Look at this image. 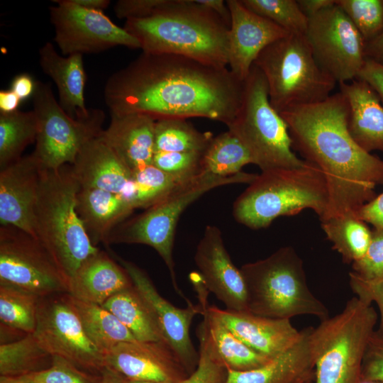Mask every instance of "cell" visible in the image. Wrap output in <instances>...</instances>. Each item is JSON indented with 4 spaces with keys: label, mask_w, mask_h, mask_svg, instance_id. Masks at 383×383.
Returning a JSON list of instances; mask_svg holds the SVG:
<instances>
[{
    "label": "cell",
    "mask_w": 383,
    "mask_h": 383,
    "mask_svg": "<svg viewBox=\"0 0 383 383\" xmlns=\"http://www.w3.org/2000/svg\"><path fill=\"white\" fill-rule=\"evenodd\" d=\"M244 81L227 67L183 55L142 53L113 73L104 89L110 113L206 118L228 126L242 103Z\"/></svg>",
    "instance_id": "cell-1"
},
{
    "label": "cell",
    "mask_w": 383,
    "mask_h": 383,
    "mask_svg": "<svg viewBox=\"0 0 383 383\" xmlns=\"http://www.w3.org/2000/svg\"><path fill=\"white\" fill-rule=\"evenodd\" d=\"M350 108L341 92L320 102L279 113L287 125L292 146L323 173L328 205L321 221L356 213L375 196L383 184V160L362 148L348 130Z\"/></svg>",
    "instance_id": "cell-2"
},
{
    "label": "cell",
    "mask_w": 383,
    "mask_h": 383,
    "mask_svg": "<svg viewBox=\"0 0 383 383\" xmlns=\"http://www.w3.org/2000/svg\"><path fill=\"white\" fill-rule=\"evenodd\" d=\"M123 28L143 52L179 55L227 67L230 26L200 0H164L148 17L127 19Z\"/></svg>",
    "instance_id": "cell-3"
},
{
    "label": "cell",
    "mask_w": 383,
    "mask_h": 383,
    "mask_svg": "<svg viewBox=\"0 0 383 383\" xmlns=\"http://www.w3.org/2000/svg\"><path fill=\"white\" fill-rule=\"evenodd\" d=\"M79 188L71 165L41 170L34 212L35 235L67 284L79 267L99 250L91 241L77 212Z\"/></svg>",
    "instance_id": "cell-4"
},
{
    "label": "cell",
    "mask_w": 383,
    "mask_h": 383,
    "mask_svg": "<svg viewBox=\"0 0 383 383\" xmlns=\"http://www.w3.org/2000/svg\"><path fill=\"white\" fill-rule=\"evenodd\" d=\"M328 205L326 179L315 165L306 161L299 168L257 174L235 201L233 214L238 223L260 229L279 216H294L307 209H312L321 220Z\"/></svg>",
    "instance_id": "cell-5"
},
{
    "label": "cell",
    "mask_w": 383,
    "mask_h": 383,
    "mask_svg": "<svg viewBox=\"0 0 383 383\" xmlns=\"http://www.w3.org/2000/svg\"><path fill=\"white\" fill-rule=\"evenodd\" d=\"M245 281L248 311L262 316L290 319L302 315L329 317L326 306L311 292L303 262L290 247L240 268Z\"/></svg>",
    "instance_id": "cell-6"
},
{
    "label": "cell",
    "mask_w": 383,
    "mask_h": 383,
    "mask_svg": "<svg viewBox=\"0 0 383 383\" xmlns=\"http://www.w3.org/2000/svg\"><path fill=\"white\" fill-rule=\"evenodd\" d=\"M378 313L372 304L354 296L343 311L311 327L315 383H359L369 340Z\"/></svg>",
    "instance_id": "cell-7"
},
{
    "label": "cell",
    "mask_w": 383,
    "mask_h": 383,
    "mask_svg": "<svg viewBox=\"0 0 383 383\" xmlns=\"http://www.w3.org/2000/svg\"><path fill=\"white\" fill-rule=\"evenodd\" d=\"M272 107L281 113L331 95L337 82L316 62L305 35L289 33L267 46L254 62Z\"/></svg>",
    "instance_id": "cell-8"
},
{
    "label": "cell",
    "mask_w": 383,
    "mask_h": 383,
    "mask_svg": "<svg viewBox=\"0 0 383 383\" xmlns=\"http://www.w3.org/2000/svg\"><path fill=\"white\" fill-rule=\"evenodd\" d=\"M227 126L262 172L296 169L306 164L293 151L287 125L271 105L266 80L254 65L244 81L240 108Z\"/></svg>",
    "instance_id": "cell-9"
},
{
    "label": "cell",
    "mask_w": 383,
    "mask_h": 383,
    "mask_svg": "<svg viewBox=\"0 0 383 383\" xmlns=\"http://www.w3.org/2000/svg\"><path fill=\"white\" fill-rule=\"evenodd\" d=\"M257 175L242 172L229 177L199 174L192 182L141 214L120 223L111 232L105 245L143 244L152 247L167 265L175 291L187 300L177 284L173 259L175 229L181 214L188 206L209 190L226 184H250Z\"/></svg>",
    "instance_id": "cell-10"
},
{
    "label": "cell",
    "mask_w": 383,
    "mask_h": 383,
    "mask_svg": "<svg viewBox=\"0 0 383 383\" xmlns=\"http://www.w3.org/2000/svg\"><path fill=\"white\" fill-rule=\"evenodd\" d=\"M32 99L38 121L33 154L41 170L72 165L85 145L104 130L101 109H91L87 117L73 118L60 106L50 84L35 82Z\"/></svg>",
    "instance_id": "cell-11"
},
{
    "label": "cell",
    "mask_w": 383,
    "mask_h": 383,
    "mask_svg": "<svg viewBox=\"0 0 383 383\" xmlns=\"http://www.w3.org/2000/svg\"><path fill=\"white\" fill-rule=\"evenodd\" d=\"M0 285L40 297L67 293V282L41 242L24 231L0 225Z\"/></svg>",
    "instance_id": "cell-12"
},
{
    "label": "cell",
    "mask_w": 383,
    "mask_h": 383,
    "mask_svg": "<svg viewBox=\"0 0 383 383\" xmlns=\"http://www.w3.org/2000/svg\"><path fill=\"white\" fill-rule=\"evenodd\" d=\"M51 356H58L90 372L106 367L104 355L87 335L67 292L40 298L33 333Z\"/></svg>",
    "instance_id": "cell-13"
},
{
    "label": "cell",
    "mask_w": 383,
    "mask_h": 383,
    "mask_svg": "<svg viewBox=\"0 0 383 383\" xmlns=\"http://www.w3.org/2000/svg\"><path fill=\"white\" fill-rule=\"evenodd\" d=\"M305 36L318 64L337 82L357 78L365 60V43L336 4L309 18Z\"/></svg>",
    "instance_id": "cell-14"
},
{
    "label": "cell",
    "mask_w": 383,
    "mask_h": 383,
    "mask_svg": "<svg viewBox=\"0 0 383 383\" xmlns=\"http://www.w3.org/2000/svg\"><path fill=\"white\" fill-rule=\"evenodd\" d=\"M50 19L54 40L63 55L97 53L116 46L140 49L138 40L102 11L81 7L70 0H54Z\"/></svg>",
    "instance_id": "cell-15"
},
{
    "label": "cell",
    "mask_w": 383,
    "mask_h": 383,
    "mask_svg": "<svg viewBox=\"0 0 383 383\" xmlns=\"http://www.w3.org/2000/svg\"><path fill=\"white\" fill-rule=\"evenodd\" d=\"M129 275L134 287L151 309L164 341L191 374L196 367L199 353L190 338L189 329L194 317L201 314L202 308L192 302L184 309L172 305L157 292L147 273L132 262L116 256Z\"/></svg>",
    "instance_id": "cell-16"
},
{
    "label": "cell",
    "mask_w": 383,
    "mask_h": 383,
    "mask_svg": "<svg viewBox=\"0 0 383 383\" xmlns=\"http://www.w3.org/2000/svg\"><path fill=\"white\" fill-rule=\"evenodd\" d=\"M194 262L207 289L226 309L248 311L244 279L240 269L233 263L216 226L206 227L196 247Z\"/></svg>",
    "instance_id": "cell-17"
},
{
    "label": "cell",
    "mask_w": 383,
    "mask_h": 383,
    "mask_svg": "<svg viewBox=\"0 0 383 383\" xmlns=\"http://www.w3.org/2000/svg\"><path fill=\"white\" fill-rule=\"evenodd\" d=\"M105 366L127 379L181 383L187 371L165 342L121 343L104 355Z\"/></svg>",
    "instance_id": "cell-18"
},
{
    "label": "cell",
    "mask_w": 383,
    "mask_h": 383,
    "mask_svg": "<svg viewBox=\"0 0 383 383\" xmlns=\"http://www.w3.org/2000/svg\"><path fill=\"white\" fill-rule=\"evenodd\" d=\"M226 2L231 13L228 65L238 79L245 81L260 53L289 33L248 9L241 0Z\"/></svg>",
    "instance_id": "cell-19"
},
{
    "label": "cell",
    "mask_w": 383,
    "mask_h": 383,
    "mask_svg": "<svg viewBox=\"0 0 383 383\" xmlns=\"http://www.w3.org/2000/svg\"><path fill=\"white\" fill-rule=\"evenodd\" d=\"M41 169L33 153L0 170V224L36 238L35 206Z\"/></svg>",
    "instance_id": "cell-20"
},
{
    "label": "cell",
    "mask_w": 383,
    "mask_h": 383,
    "mask_svg": "<svg viewBox=\"0 0 383 383\" xmlns=\"http://www.w3.org/2000/svg\"><path fill=\"white\" fill-rule=\"evenodd\" d=\"M209 312L219 319L248 346L270 358L291 348L301 338L290 319L274 318L250 311H235L208 306Z\"/></svg>",
    "instance_id": "cell-21"
},
{
    "label": "cell",
    "mask_w": 383,
    "mask_h": 383,
    "mask_svg": "<svg viewBox=\"0 0 383 383\" xmlns=\"http://www.w3.org/2000/svg\"><path fill=\"white\" fill-rule=\"evenodd\" d=\"M110 114L111 121L99 138L133 172L151 165L156 120L143 113Z\"/></svg>",
    "instance_id": "cell-22"
},
{
    "label": "cell",
    "mask_w": 383,
    "mask_h": 383,
    "mask_svg": "<svg viewBox=\"0 0 383 383\" xmlns=\"http://www.w3.org/2000/svg\"><path fill=\"white\" fill-rule=\"evenodd\" d=\"M71 167L82 188L121 195L133 179V172L99 135L85 145Z\"/></svg>",
    "instance_id": "cell-23"
},
{
    "label": "cell",
    "mask_w": 383,
    "mask_h": 383,
    "mask_svg": "<svg viewBox=\"0 0 383 383\" xmlns=\"http://www.w3.org/2000/svg\"><path fill=\"white\" fill-rule=\"evenodd\" d=\"M67 286L72 298L101 306L133 282L120 264L99 250L79 267Z\"/></svg>",
    "instance_id": "cell-24"
},
{
    "label": "cell",
    "mask_w": 383,
    "mask_h": 383,
    "mask_svg": "<svg viewBox=\"0 0 383 383\" xmlns=\"http://www.w3.org/2000/svg\"><path fill=\"white\" fill-rule=\"evenodd\" d=\"M202 308L203 323L209 340L218 357L227 370L233 371H247L260 367L273 358L265 356L254 350L232 331L219 319L208 311V296L209 291L206 287L199 272L189 274Z\"/></svg>",
    "instance_id": "cell-25"
},
{
    "label": "cell",
    "mask_w": 383,
    "mask_h": 383,
    "mask_svg": "<svg viewBox=\"0 0 383 383\" xmlns=\"http://www.w3.org/2000/svg\"><path fill=\"white\" fill-rule=\"evenodd\" d=\"M349 108L348 130L365 150H383V104L374 89L366 82L355 79L340 83Z\"/></svg>",
    "instance_id": "cell-26"
},
{
    "label": "cell",
    "mask_w": 383,
    "mask_h": 383,
    "mask_svg": "<svg viewBox=\"0 0 383 383\" xmlns=\"http://www.w3.org/2000/svg\"><path fill=\"white\" fill-rule=\"evenodd\" d=\"M39 57L43 72L56 84L62 109L73 118L87 117L91 109H87L84 102L86 73L82 55L64 57L47 42L39 49Z\"/></svg>",
    "instance_id": "cell-27"
},
{
    "label": "cell",
    "mask_w": 383,
    "mask_h": 383,
    "mask_svg": "<svg viewBox=\"0 0 383 383\" xmlns=\"http://www.w3.org/2000/svg\"><path fill=\"white\" fill-rule=\"evenodd\" d=\"M76 209L92 243L104 245L111 232L134 209L119 194L97 189L80 187Z\"/></svg>",
    "instance_id": "cell-28"
},
{
    "label": "cell",
    "mask_w": 383,
    "mask_h": 383,
    "mask_svg": "<svg viewBox=\"0 0 383 383\" xmlns=\"http://www.w3.org/2000/svg\"><path fill=\"white\" fill-rule=\"evenodd\" d=\"M311 327L301 331L299 341L267 364L250 370H228L225 383H294L314 373L310 347Z\"/></svg>",
    "instance_id": "cell-29"
},
{
    "label": "cell",
    "mask_w": 383,
    "mask_h": 383,
    "mask_svg": "<svg viewBox=\"0 0 383 383\" xmlns=\"http://www.w3.org/2000/svg\"><path fill=\"white\" fill-rule=\"evenodd\" d=\"M101 306L112 313L138 341L165 342L151 309L133 284Z\"/></svg>",
    "instance_id": "cell-30"
},
{
    "label": "cell",
    "mask_w": 383,
    "mask_h": 383,
    "mask_svg": "<svg viewBox=\"0 0 383 383\" xmlns=\"http://www.w3.org/2000/svg\"><path fill=\"white\" fill-rule=\"evenodd\" d=\"M198 175L190 177L172 174L151 164L133 172L132 182L121 196L134 209H147L189 183Z\"/></svg>",
    "instance_id": "cell-31"
},
{
    "label": "cell",
    "mask_w": 383,
    "mask_h": 383,
    "mask_svg": "<svg viewBox=\"0 0 383 383\" xmlns=\"http://www.w3.org/2000/svg\"><path fill=\"white\" fill-rule=\"evenodd\" d=\"M71 299L87 335L104 355L121 343L137 340L132 333L102 306L81 301L72 296Z\"/></svg>",
    "instance_id": "cell-32"
},
{
    "label": "cell",
    "mask_w": 383,
    "mask_h": 383,
    "mask_svg": "<svg viewBox=\"0 0 383 383\" xmlns=\"http://www.w3.org/2000/svg\"><path fill=\"white\" fill-rule=\"evenodd\" d=\"M367 223L356 213H348L321 221V227L333 248L344 262L353 263L365 253L372 239Z\"/></svg>",
    "instance_id": "cell-33"
},
{
    "label": "cell",
    "mask_w": 383,
    "mask_h": 383,
    "mask_svg": "<svg viewBox=\"0 0 383 383\" xmlns=\"http://www.w3.org/2000/svg\"><path fill=\"white\" fill-rule=\"evenodd\" d=\"M252 158L239 138L230 131L213 138L202 154L200 174L229 177L241 172Z\"/></svg>",
    "instance_id": "cell-34"
},
{
    "label": "cell",
    "mask_w": 383,
    "mask_h": 383,
    "mask_svg": "<svg viewBox=\"0 0 383 383\" xmlns=\"http://www.w3.org/2000/svg\"><path fill=\"white\" fill-rule=\"evenodd\" d=\"M38 121L34 111L0 113V170L21 158L35 141Z\"/></svg>",
    "instance_id": "cell-35"
},
{
    "label": "cell",
    "mask_w": 383,
    "mask_h": 383,
    "mask_svg": "<svg viewBox=\"0 0 383 383\" xmlns=\"http://www.w3.org/2000/svg\"><path fill=\"white\" fill-rule=\"evenodd\" d=\"M45 362L51 363L52 356L33 333L0 345V377H22L48 368Z\"/></svg>",
    "instance_id": "cell-36"
},
{
    "label": "cell",
    "mask_w": 383,
    "mask_h": 383,
    "mask_svg": "<svg viewBox=\"0 0 383 383\" xmlns=\"http://www.w3.org/2000/svg\"><path fill=\"white\" fill-rule=\"evenodd\" d=\"M211 132H201L184 118H161L155 124V152L203 153L213 138Z\"/></svg>",
    "instance_id": "cell-37"
},
{
    "label": "cell",
    "mask_w": 383,
    "mask_h": 383,
    "mask_svg": "<svg viewBox=\"0 0 383 383\" xmlns=\"http://www.w3.org/2000/svg\"><path fill=\"white\" fill-rule=\"evenodd\" d=\"M40 298L21 289L0 285L1 325L25 335L33 333Z\"/></svg>",
    "instance_id": "cell-38"
},
{
    "label": "cell",
    "mask_w": 383,
    "mask_h": 383,
    "mask_svg": "<svg viewBox=\"0 0 383 383\" xmlns=\"http://www.w3.org/2000/svg\"><path fill=\"white\" fill-rule=\"evenodd\" d=\"M250 11L265 17L289 33L305 35L309 18L295 0H241Z\"/></svg>",
    "instance_id": "cell-39"
},
{
    "label": "cell",
    "mask_w": 383,
    "mask_h": 383,
    "mask_svg": "<svg viewBox=\"0 0 383 383\" xmlns=\"http://www.w3.org/2000/svg\"><path fill=\"white\" fill-rule=\"evenodd\" d=\"M362 35L365 43L383 30V0H335Z\"/></svg>",
    "instance_id": "cell-40"
},
{
    "label": "cell",
    "mask_w": 383,
    "mask_h": 383,
    "mask_svg": "<svg viewBox=\"0 0 383 383\" xmlns=\"http://www.w3.org/2000/svg\"><path fill=\"white\" fill-rule=\"evenodd\" d=\"M197 336L200 343L198 364L181 383H225L228 370L211 345L202 323L198 328Z\"/></svg>",
    "instance_id": "cell-41"
},
{
    "label": "cell",
    "mask_w": 383,
    "mask_h": 383,
    "mask_svg": "<svg viewBox=\"0 0 383 383\" xmlns=\"http://www.w3.org/2000/svg\"><path fill=\"white\" fill-rule=\"evenodd\" d=\"M18 378L33 383H101V374H94L58 356H52L51 365L48 368Z\"/></svg>",
    "instance_id": "cell-42"
},
{
    "label": "cell",
    "mask_w": 383,
    "mask_h": 383,
    "mask_svg": "<svg viewBox=\"0 0 383 383\" xmlns=\"http://www.w3.org/2000/svg\"><path fill=\"white\" fill-rule=\"evenodd\" d=\"M202 154L195 152H155L152 164L165 172L192 177L200 174Z\"/></svg>",
    "instance_id": "cell-43"
},
{
    "label": "cell",
    "mask_w": 383,
    "mask_h": 383,
    "mask_svg": "<svg viewBox=\"0 0 383 383\" xmlns=\"http://www.w3.org/2000/svg\"><path fill=\"white\" fill-rule=\"evenodd\" d=\"M352 267V272L365 280L383 277V229L374 228L365 255Z\"/></svg>",
    "instance_id": "cell-44"
},
{
    "label": "cell",
    "mask_w": 383,
    "mask_h": 383,
    "mask_svg": "<svg viewBox=\"0 0 383 383\" xmlns=\"http://www.w3.org/2000/svg\"><path fill=\"white\" fill-rule=\"evenodd\" d=\"M349 279L350 288L357 297L377 306L379 321L376 333L383 338V277L374 280H365L350 272Z\"/></svg>",
    "instance_id": "cell-45"
},
{
    "label": "cell",
    "mask_w": 383,
    "mask_h": 383,
    "mask_svg": "<svg viewBox=\"0 0 383 383\" xmlns=\"http://www.w3.org/2000/svg\"><path fill=\"white\" fill-rule=\"evenodd\" d=\"M362 380L383 382V338L376 330L371 336L362 361Z\"/></svg>",
    "instance_id": "cell-46"
},
{
    "label": "cell",
    "mask_w": 383,
    "mask_h": 383,
    "mask_svg": "<svg viewBox=\"0 0 383 383\" xmlns=\"http://www.w3.org/2000/svg\"><path fill=\"white\" fill-rule=\"evenodd\" d=\"M163 2L164 0H119L113 10L119 18H143L152 14Z\"/></svg>",
    "instance_id": "cell-47"
},
{
    "label": "cell",
    "mask_w": 383,
    "mask_h": 383,
    "mask_svg": "<svg viewBox=\"0 0 383 383\" xmlns=\"http://www.w3.org/2000/svg\"><path fill=\"white\" fill-rule=\"evenodd\" d=\"M356 79L369 84L377 93L383 104V65L365 59Z\"/></svg>",
    "instance_id": "cell-48"
},
{
    "label": "cell",
    "mask_w": 383,
    "mask_h": 383,
    "mask_svg": "<svg viewBox=\"0 0 383 383\" xmlns=\"http://www.w3.org/2000/svg\"><path fill=\"white\" fill-rule=\"evenodd\" d=\"M357 216L374 228L383 229V192L365 204L357 212Z\"/></svg>",
    "instance_id": "cell-49"
},
{
    "label": "cell",
    "mask_w": 383,
    "mask_h": 383,
    "mask_svg": "<svg viewBox=\"0 0 383 383\" xmlns=\"http://www.w3.org/2000/svg\"><path fill=\"white\" fill-rule=\"evenodd\" d=\"M35 82L29 74H21L14 77L11 89L14 91L21 100H23L33 95L35 89Z\"/></svg>",
    "instance_id": "cell-50"
},
{
    "label": "cell",
    "mask_w": 383,
    "mask_h": 383,
    "mask_svg": "<svg viewBox=\"0 0 383 383\" xmlns=\"http://www.w3.org/2000/svg\"><path fill=\"white\" fill-rule=\"evenodd\" d=\"M364 52L365 59L383 65V30L374 39L365 43Z\"/></svg>",
    "instance_id": "cell-51"
},
{
    "label": "cell",
    "mask_w": 383,
    "mask_h": 383,
    "mask_svg": "<svg viewBox=\"0 0 383 383\" xmlns=\"http://www.w3.org/2000/svg\"><path fill=\"white\" fill-rule=\"evenodd\" d=\"M298 4L302 12L311 17L321 10L335 4V0H299Z\"/></svg>",
    "instance_id": "cell-52"
},
{
    "label": "cell",
    "mask_w": 383,
    "mask_h": 383,
    "mask_svg": "<svg viewBox=\"0 0 383 383\" xmlns=\"http://www.w3.org/2000/svg\"><path fill=\"white\" fill-rule=\"evenodd\" d=\"M21 101V99L11 89L1 90L0 113H9L18 110Z\"/></svg>",
    "instance_id": "cell-53"
},
{
    "label": "cell",
    "mask_w": 383,
    "mask_h": 383,
    "mask_svg": "<svg viewBox=\"0 0 383 383\" xmlns=\"http://www.w3.org/2000/svg\"><path fill=\"white\" fill-rule=\"evenodd\" d=\"M72 3L84 9L101 11L106 9L110 4L109 0H70Z\"/></svg>",
    "instance_id": "cell-54"
},
{
    "label": "cell",
    "mask_w": 383,
    "mask_h": 383,
    "mask_svg": "<svg viewBox=\"0 0 383 383\" xmlns=\"http://www.w3.org/2000/svg\"><path fill=\"white\" fill-rule=\"evenodd\" d=\"M101 383H123L126 378L114 370L106 367L101 373Z\"/></svg>",
    "instance_id": "cell-55"
},
{
    "label": "cell",
    "mask_w": 383,
    "mask_h": 383,
    "mask_svg": "<svg viewBox=\"0 0 383 383\" xmlns=\"http://www.w3.org/2000/svg\"><path fill=\"white\" fill-rule=\"evenodd\" d=\"M0 383H33L18 377H0Z\"/></svg>",
    "instance_id": "cell-56"
},
{
    "label": "cell",
    "mask_w": 383,
    "mask_h": 383,
    "mask_svg": "<svg viewBox=\"0 0 383 383\" xmlns=\"http://www.w3.org/2000/svg\"><path fill=\"white\" fill-rule=\"evenodd\" d=\"M294 383H315V374L314 373L304 377Z\"/></svg>",
    "instance_id": "cell-57"
},
{
    "label": "cell",
    "mask_w": 383,
    "mask_h": 383,
    "mask_svg": "<svg viewBox=\"0 0 383 383\" xmlns=\"http://www.w3.org/2000/svg\"><path fill=\"white\" fill-rule=\"evenodd\" d=\"M123 383H160L150 381H139V380H130L126 379Z\"/></svg>",
    "instance_id": "cell-58"
},
{
    "label": "cell",
    "mask_w": 383,
    "mask_h": 383,
    "mask_svg": "<svg viewBox=\"0 0 383 383\" xmlns=\"http://www.w3.org/2000/svg\"><path fill=\"white\" fill-rule=\"evenodd\" d=\"M359 383H383V382H376V381H369V380H361Z\"/></svg>",
    "instance_id": "cell-59"
}]
</instances>
